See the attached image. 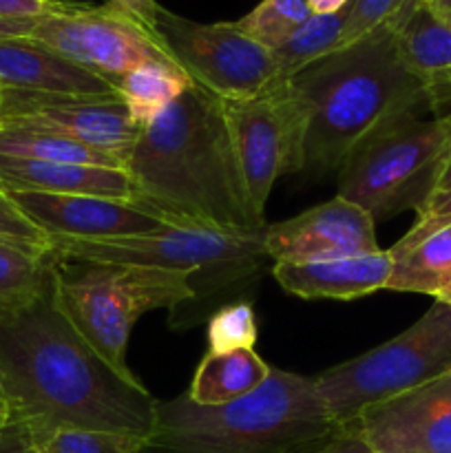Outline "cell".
<instances>
[{"instance_id": "cell-43", "label": "cell", "mask_w": 451, "mask_h": 453, "mask_svg": "<svg viewBox=\"0 0 451 453\" xmlns=\"http://www.w3.org/2000/svg\"><path fill=\"white\" fill-rule=\"evenodd\" d=\"M3 93H4V88L0 87V106H3Z\"/></svg>"}, {"instance_id": "cell-42", "label": "cell", "mask_w": 451, "mask_h": 453, "mask_svg": "<svg viewBox=\"0 0 451 453\" xmlns=\"http://www.w3.org/2000/svg\"><path fill=\"white\" fill-rule=\"evenodd\" d=\"M438 299L445 301V303H449V305H451V283H449V286L445 288V290L440 292V296H438Z\"/></svg>"}, {"instance_id": "cell-22", "label": "cell", "mask_w": 451, "mask_h": 453, "mask_svg": "<svg viewBox=\"0 0 451 453\" xmlns=\"http://www.w3.org/2000/svg\"><path fill=\"white\" fill-rule=\"evenodd\" d=\"M193 84L175 60H150L133 69L119 82L118 93L128 106L133 122L146 127Z\"/></svg>"}, {"instance_id": "cell-3", "label": "cell", "mask_w": 451, "mask_h": 453, "mask_svg": "<svg viewBox=\"0 0 451 453\" xmlns=\"http://www.w3.org/2000/svg\"><path fill=\"white\" fill-rule=\"evenodd\" d=\"M394 18L287 78L308 106L305 171L312 175L339 171L380 122L432 100L398 53Z\"/></svg>"}, {"instance_id": "cell-25", "label": "cell", "mask_w": 451, "mask_h": 453, "mask_svg": "<svg viewBox=\"0 0 451 453\" xmlns=\"http://www.w3.org/2000/svg\"><path fill=\"white\" fill-rule=\"evenodd\" d=\"M49 255L38 257L0 243V317L27 308L42 295L51 277Z\"/></svg>"}, {"instance_id": "cell-36", "label": "cell", "mask_w": 451, "mask_h": 453, "mask_svg": "<svg viewBox=\"0 0 451 453\" xmlns=\"http://www.w3.org/2000/svg\"><path fill=\"white\" fill-rule=\"evenodd\" d=\"M35 22L38 20H7V18H0V40L27 38L34 31Z\"/></svg>"}, {"instance_id": "cell-24", "label": "cell", "mask_w": 451, "mask_h": 453, "mask_svg": "<svg viewBox=\"0 0 451 453\" xmlns=\"http://www.w3.org/2000/svg\"><path fill=\"white\" fill-rule=\"evenodd\" d=\"M349 7L334 13H312L286 42L274 49V60L279 66V80L292 78L305 69L308 65L317 62L318 58L336 51L343 38L345 18Z\"/></svg>"}, {"instance_id": "cell-33", "label": "cell", "mask_w": 451, "mask_h": 453, "mask_svg": "<svg viewBox=\"0 0 451 453\" xmlns=\"http://www.w3.org/2000/svg\"><path fill=\"white\" fill-rule=\"evenodd\" d=\"M310 453H374V451L367 447V442L363 441L361 434H358L356 429L348 427Z\"/></svg>"}, {"instance_id": "cell-17", "label": "cell", "mask_w": 451, "mask_h": 453, "mask_svg": "<svg viewBox=\"0 0 451 453\" xmlns=\"http://www.w3.org/2000/svg\"><path fill=\"white\" fill-rule=\"evenodd\" d=\"M0 87L73 96H119L106 80L29 35L0 40Z\"/></svg>"}, {"instance_id": "cell-44", "label": "cell", "mask_w": 451, "mask_h": 453, "mask_svg": "<svg viewBox=\"0 0 451 453\" xmlns=\"http://www.w3.org/2000/svg\"><path fill=\"white\" fill-rule=\"evenodd\" d=\"M25 453H38V451H35V449H34V447H31V449H29V451H25Z\"/></svg>"}, {"instance_id": "cell-32", "label": "cell", "mask_w": 451, "mask_h": 453, "mask_svg": "<svg viewBox=\"0 0 451 453\" xmlns=\"http://www.w3.org/2000/svg\"><path fill=\"white\" fill-rule=\"evenodd\" d=\"M451 224V190L438 193L418 211V221L409 228V233H429L440 226Z\"/></svg>"}, {"instance_id": "cell-35", "label": "cell", "mask_w": 451, "mask_h": 453, "mask_svg": "<svg viewBox=\"0 0 451 453\" xmlns=\"http://www.w3.org/2000/svg\"><path fill=\"white\" fill-rule=\"evenodd\" d=\"M31 449V438L27 429L18 423L0 427V453H25Z\"/></svg>"}, {"instance_id": "cell-12", "label": "cell", "mask_w": 451, "mask_h": 453, "mask_svg": "<svg viewBox=\"0 0 451 453\" xmlns=\"http://www.w3.org/2000/svg\"><path fill=\"white\" fill-rule=\"evenodd\" d=\"M0 127H22L56 133L91 149L109 153L124 164L140 137L128 106L119 96H73L4 88Z\"/></svg>"}, {"instance_id": "cell-26", "label": "cell", "mask_w": 451, "mask_h": 453, "mask_svg": "<svg viewBox=\"0 0 451 453\" xmlns=\"http://www.w3.org/2000/svg\"><path fill=\"white\" fill-rule=\"evenodd\" d=\"M312 16L305 0H261L250 13L239 18L234 25L252 38L274 51L281 47L308 18Z\"/></svg>"}, {"instance_id": "cell-16", "label": "cell", "mask_w": 451, "mask_h": 453, "mask_svg": "<svg viewBox=\"0 0 451 453\" xmlns=\"http://www.w3.org/2000/svg\"><path fill=\"white\" fill-rule=\"evenodd\" d=\"M279 286L299 299L354 301L385 290L392 274L387 250L312 264H274Z\"/></svg>"}, {"instance_id": "cell-27", "label": "cell", "mask_w": 451, "mask_h": 453, "mask_svg": "<svg viewBox=\"0 0 451 453\" xmlns=\"http://www.w3.org/2000/svg\"><path fill=\"white\" fill-rule=\"evenodd\" d=\"M149 438L133 434L96 432V429H60L35 442L38 453H141Z\"/></svg>"}, {"instance_id": "cell-5", "label": "cell", "mask_w": 451, "mask_h": 453, "mask_svg": "<svg viewBox=\"0 0 451 453\" xmlns=\"http://www.w3.org/2000/svg\"><path fill=\"white\" fill-rule=\"evenodd\" d=\"M53 299L97 357L131 383H141L126 361L137 319L150 310H175L197 296L193 273L144 265L69 261L49 255Z\"/></svg>"}, {"instance_id": "cell-19", "label": "cell", "mask_w": 451, "mask_h": 453, "mask_svg": "<svg viewBox=\"0 0 451 453\" xmlns=\"http://www.w3.org/2000/svg\"><path fill=\"white\" fill-rule=\"evenodd\" d=\"M396 44L407 69L427 87L433 104L451 73V20L424 0H409L394 18Z\"/></svg>"}, {"instance_id": "cell-10", "label": "cell", "mask_w": 451, "mask_h": 453, "mask_svg": "<svg viewBox=\"0 0 451 453\" xmlns=\"http://www.w3.org/2000/svg\"><path fill=\"white\" fill-rule=\"evenodd\" d=\"M155 38L195 84L221 100L256 96L279 80L274 53L234 22H195L159 7Z\"/></svg>"}, {"instance_id": "cell-14", "label": "cell", "mask_w": 451, "mask_h": 453, "mask_svg": "<svg viewBox=\"0 0 451 453\" xmlns=\"http://www.w3.org/2000/svg\"><path fill=\"white\" fill-rule=\"evenodd\" d=\"M264 248L274 264H312L380 250L374 219L340 195L290 219L265 226Z\"/></svg>"}, {"instance_id": "cell-8", "label": "cell", "mask_w": 451, "mask_h": 453, "mask_svg": "<svg viewBox=\"0 0 451 453\" xmlns=\"http://www.w3.org/2000/svg\"><path fill=\"white\" fill-rule=\"evenodd\" d=\"M265 230V228H264ZM261 233H224L208 228L164 226L146 234L115 239H51V255L69 261L144 265L186 273L248 277L265 259Z\"/></svg>"}, {"instance_id": "cell-13", "label": "cell", "mask_w": 451, "mask_h": 453, "mask_svg": "<svg viewBox=\"0 0 451 453\" xmlns=\"http://www.w3.org/2000/svg\"><path fill=\"white\" fill-rule=\"evenodd\" d=\"M349 427L374 453H451V372L367 407Z\"/></svg>"}, {"instance_id": "cell-39", "label": "cell", "mask_w": 451, "mask_h": 453, "mask_svg": "<svg viewBox=\"0 0 451 453\" xmlns=\"http://www.w3.org/2000/svg\"><path fill=\"white\" fill-rule=\"evenodd\" d=\"M447 104H451V73L447 75L445 87H442L440 93H438V96H436V106H438V109H442V106H447Z\"/></svg>"}, {"instance_id": "cell-34", "label": "cell", "mask_w": 451, "mask_h": 453, "mask_svg": "<svg viewBox=\"0 0 451 453\" xmlns=\"http://www.w3.org/2000/svg\"><path fill=\"white\" fill-rule=\"evenodd\" d=\"M113 7L122 9L131 18H135L140 25H144L155 35V16H157L162 4L157 0H109Z\"/></svg>"}, {"instance_id": "cell-2", "label": "cell", "mask_w": 451, "mask_h": 453, "mask_svg": "<svg viewBox=\"0 0 451 453\" xmlns=\"http://www.w3.org/2000/svg\"><path fill=\"white\" fill-rule=\"evenodd\" d=\"M126 173L133 202L172 226L246 234L265 228L234 153L224 100L199 84L140 128Z\"/></svg>"}, {"instance_id": "cell-21", "label": "cell", "mask_w": 451, "mask_h": 453, "mask_svg": "<svg viewBox=\"0 0 451 453\" xmlns=\"http://www.w3.org/2000/svg\"><path fill=\"white\" fill-rule=\"evenodd\" d=\"M270 370L272 367L255 349L206 352L186 394L197 405H224L255 392Z\"/></svg>"}, {"instance_id": "cell-7", "label": "cell", "mask_w": 451, "mask_h": 453, "mask_svg": "<svg viewBox=\"0 0 451 453\" xmlns=\"http://www.w3.org/2000/svg\"><path fill=\"white\" fill-rule=\"evenodd\" d=\"M451 372V305L432 308L402 334L314 376L318 396L340 429L367 407L411 392Z\"/></svg>"}, {"instance_id": "cell-38", "label": "cell", "mask_w": 451, "mask_h": 453, "mask_svg": "<svg viewBox=\"0 0 451 453\" xmlns=\"http://www.w3.org/2000/svg\"><path fill=\"white\" fill-rule=\"evenodd\" d=\"M445 190H451V155H449V159H447L445 168H442V175H440V180H438L436 193L433 195L445 193Z\"/></svg>"}, {"instance_id": "cell-31", "label": "cell", "mask_w": 451, "mask_h": 453, "mask_svg": "<svg viewBox=\"0 0 451 453\" xmlns=\"http://www.w3.org/2000/svg\"><path fill=\"white\" fill-rule=\"evenodd\" d=\"M71 0H0V18L7 20H40L65 12Z\"/></svg>"}, {"instance_id": "cell-40", "label": "cell", "mask_w": 451, "mask_h": 453, "mask_svg": "<svg viewBox=\"0 0 451 453\" xmlns=\"http://www.w3.org/2000/svg\"><path fill=\"white\" fill-rule=\"evenodd\" d=\"M424 3H427L433 12H438L440 16L449 18L451 20V0H424Z\"/></svg>"}, {"instance_id": "cell-11", "label": "cell", "mask_w": 451, "mask_h": 453, "mask_svg": "<svg viewBox=\"0 0 451 453\" xmlns=\"http://www.w3.org/2000/svg\"><path fill=\"white\" fill-rule=\"evenodd\" d=\"M29 38L106 80L118 91L119 82L150 60H172L144 25L113 7L71 3L65 12L35 22Z\"/></svg>"}, {"instance_id": "cell-1", "label": "cell", "mask_w": 451, "mask_h": 453, "mask_svg": "<svg viewBox=\"0 0 451 453\" xmlns=\"http://www.w3.org/2000/svg\"><path fill=\"white\" fill-rule=\"evenodd\" d=\"M0 396L31 447L60 429L141 438L155 429L157 401L111 370L75 332L53 299L51 277L34 303L0 317Z\"/></svg>"}, {"instance_id": "cell-41", "label": "cell", "mask_w": 451, "mask_h": 453, "mask_svg": "<svg viewBox=\"0 0 451 453\" xmlns=\"http://www.w3.org/2000/svg\"><path fill=\"white\" fill-rule=\"evenodd\" d=\"M11 423V411H9V405L4 403V398L0 396V427Z\"/></svg>"}, {"instance_id": "cell-29", "label": "cell", "mask_w": 451, "mask_h": 453, "mask_svg": "<svg viewBox=\"0 0 451 453\" xmlns=\"http://www.w3.org/2000/svg\"><path fill=\"white\" fill-rule=\"evenodd\" d=\"M0 243L38 257H47L51 252L49 234L38 228L3 188H0Z\"/></svg>"}, {"instance_id": "cell-15", "label": "cell", "mask_w": 451, "mask_h": 453, "mask_svg": "<svg viewBox=\"0 0 451 453\" xmlns=\"http://www.w3.org/2000/svg\"><path fill=\"white\" fill-rule=\"evenodd\" d=\"M4 190V188H3ZM11 202L49 237L115 239L172 226L137 202L97 195H49L7 190Z\"/></svg>"}, {"instance_id": "cell-23", "label": "cell", "mask_w": 451, "mask_h": 453, "mask_svg": "<svg viewBox=\"0 0 451 453\" xmlns=\"http://www.w3.org/2000/svg\"><path fill=\"white\" fill-rule=\"evenodd\" d=\"M0 155L40 159V162L124 168V164L113 155L102 153V150L80 144L69 137L56 135V133L22 127H0Z\"/></svg>"}, {"instance_id": "cell-37", "label": "cell", "mask_w": 451, "mask_h": 453, "mask_svg": "<svg viewBox=\"0 0 451 453\" xmlns=\"http://www.w3.org/2000/svg\"><path fill=\"white\" fill-rule=\"evenodd\" d=\"M312 13H334L340 9L349 7L352 0H305Z\"/></svg>"}, {"instance_id": "cell-30", "label": "cell", "mask_w": 451, "mask_h": 453, "mask_svg": "<svg viewBox=\"0 0 451 453\" xmlns=\"http://www.w3.org/2000/svg\"><path fill=\"white\" fill-rule=\"evenodd\" d=\"M407 3L409 0H352L348 18H345L340 47L356 42L358 38L367 35L370 31L378 29L380 25H385L394 16H398V12Z\"/></svg>"}, {"instance_id": "cell-9", "label": "cell", "mask_w": 451, "mask_h": 453, "mask_svg": "<svg viewBox=\"0 0 451 453\" xmlns=\"http://www.w3.org/2000/svg\"><path fill=\"white\" fill-rule=\"evenodd\" d=\"M224 115L252 206L264 217L274 181L305 171L308 106L281 78L256 96L224 100Z\"/></svg>"}, {"instance_id": "cell-6", "label": "cell", "mask_w": 451, "mask_h": 453, "mask_svg": "<svg viewBox=\"0 0 451 453\" xmlns=\"http://www.w3.org/2000/svg\"><path fill=\"white\" fill-rule=\"evenodd\" d=\"M451 155V111L432 100L402 109L367 133L340 164L339 195L378 221L418 212L436 193Z\"/></svg>"}, {"instance_id": "cell-20", "label": "cell", "mask_w": 451, "mask_h": 453, "mask_svg": "<svg viewBox=\"0 0 451 453\" xmlns=\"http://www.w3.org/2000/svg\"><path fill=\"white\" fill-rule=\"evenodd\" d=\"M387 252L392 274L385 290L418 292L438 299L451 283V224L429 233H407Z\"/></svg>"}, {"instance_id": "cell-4", "label": "cell", "mask_w": 451, "mask_h": 453, "mask_svg": "<svg viewBox=\"0 0 451 453\" xmlns=\"http://www.w3.org/2000/svg\"><path fill=\"white\" fill-rule=\"evenodd\" d=\"M340 432L314 376L272 367L255 392L224 405H197L186 392L157 401L141 453H292Z\"/></svg>"}, {"instance_id": "cell-18", "label": "cell", "mask_w": 451, "mask_h": 453, "mask_svg": "<svg viewBox=\"0 0 451 453\" xmlns=\"http://www.w3.org/2000/svg\"><path fill=\"white\" fill-rule=\"evenodd\" d=\"M0 188L49 195H97L133 202L135 190L124 168L40 162L0 155Z\"/></svg>"}, {"instance_id": "cell-28", "label": "cell", "mask_w": 451, "mask_h": 453, "mask_svg": "<svg viewBox=\"0 0 451 453\" xmlns=\"http://www.w3.org/2000/svg\"><path fill=\"white\" fill-rule=\"evenodd\" d=\"M256 339H259L256 314L246 301L224 305L208 321V352L255 349Z\"/></svg>"}]
</instances>
